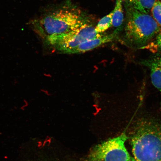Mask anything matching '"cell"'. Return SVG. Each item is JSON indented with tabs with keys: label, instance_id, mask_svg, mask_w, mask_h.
I'll return each instance as SVG.
<instances>
[{
	"label": "cell",
	"instance_id": "30bf717a",
	"mask_svg": "<svg viewBox=\"0 0 161 161\" xmlns=\"http://www.w3.org/2000/svg\"><path fill=\"white\" fill-rule=\"evenodd\" d=\"M113 10L108 15L102 18L95 27V31L98 34H103L112 25L113 16Z\"/></svg>",
	"mask_w": 161,
	"mask_h": 161
},
{
	"label": "cell",
	"instance_id": "5b68a950",
	"mask_svg": "<svg viewBox=\"0 0 161 161\" xmlns=\"http://www.w3.org/2000/svg\"><path fill=\"white\" fill-rule=\"evenodd\" d=\"M95 29V27L91 23L69 33L52 36L45 42L60 53L68 54L70 50L80 44L103 34L97 33Z\"/></svg>",
	"mask_w": 161,
	"mask_h": 161
},
{
	"label": "cell",
	"instance_id": "8992f818",
	"mask_svg": "<svg viewBox=\"0 0 161 161\" xmlns=\"http://www.w3.org/2000/svg\"><path fill=\"white\" fill-rule=\"evenodd\" d=\"M119 30L116 29L113 33L108 34H103L102 35L94 39L88 40L80 44L77 47L70 50L68 54H80L91 51L96 48L109 43L117 38Z\"/></svg>",
	"mask_w": 161,
	"mask_h": 161
},
{
	"label": "cell",
	"instance_id": "8fae6325",
	"mask_svg": "<svg viewBox=\"0 0 161 161\" xmlns=\"http://www.w3.org/2000/svg\"><path fill=\"white\" fill-rule=\"evenodd\" d=\"M147 49L153 53L161 52V32L156 36L153 40L144 48Z\"/></svg>",
	"mask_w": 161,
	"mask_h": 161
},
{
	"label": "cell",
	"instance_id": "277c9868",
	"mask_svg": "<svg viewBox=\"0 0 161 161\" xmlns=\"http://www.w3.org/2000/svg\"><path fill=\"white\" fill-rule=\"evenodd\" d=\"M128 139L124 132L97 145L90 151L87 161H134L125 146Z\"/></svg>",
	"mask_w": 161,
	"mask_h": 161
},
{
	"label": "cell",
	"instance_id": "9c48e42d",
	"mask_svg": "<svg viewBox=\"0 0 161 161\" xmlns=\"http://www.w3.org/2000/svg\"><path fill=\"white\" fill-rule=\"evenodd\" d=\"M123 4H124L123 0H116L112 19L113 26L116 28V29H120L121 30L124 20Z\"/></svg>",
	"mask_w": 161,
	"mask_h": 161
},
{
	"label": "cell",
	"instance_id": "7c38bea8",
	"mask_svg": "<svg viewBox=\"0 0 161 161\" xmlns=\"http://www.w3.org/2000/svg\"><path fill=\"white\" fill-rule=\"evenodd\" d=\"M152 17L157 23L161 26V1H158L151 10Z\"/></svg>",
	"mask_w": 161,
	"mask_h": 161
},
{
	"label": "cell",
	"instance_id": "7a4b0ae2",
	"mask_svg": "<svg viewBox=\"0 0 161 161\" xmlns=\"http://www.w3.org/2000/svg\"><path fill=\"white\" fill-rule=\"evenodd\" d=\"M134 161H161V122L139 119L130 137Z\"/></svg>",
	"mask_w": 161,
	"mask_h": 161
},
{
	"label": "cell",
	"instance_id": "3957f363",
	"mask_svg": "<svg viewBox=\"0 0 161 161\" xmlns=\"http://www.w3.org/2000/svg\"><path fill=\"white\" fill-rule=\"evenodd\" d=\"M125 17L122 31V43L133 49H144L161 32V28L152 16L124 5Z\"/></svg>",
	"mask_w": 161,
	"mask_h": 161
},
{
	"label": "cell",
	"instance_id": "ba28073f",
	"mask_svg": "<svg viewBox=\"0 0 161 161\" xmlns=\"http://www.w3.org/2000/svg\"><path fill=\"white\" fill-rule=\"evenodd\" d=\"M124 5L130 6L142 13L149 14L158 0H123Z\"/></svg>",
	"mask_w": 161,
	"mask_h": 161
},
{
	"label": "cell",
	"instance_id": "6da1fadb",
	"mask_svg": "<svg viewBox=\"0 0 161 161\" xmlns=\"http://www.w3.org/2000/svg\"><path fill=\"white\" fill-rule=\"evenodd\" d=\"M91 23L89 16L68 2L30 21L35 33L45 41L52 36L69 33Z\"/></svg>",
	"mask_w": 161,
	"mask_h": 161
},
{
	"label": "cell",
	"instance_id": "52a82bcc",
	"mask_svg": "<svg viewBox=\"0 0 161 161\" xmlns=\"http://www.w3.org/2000/svg\"><path fill=\"white\" fill-rule=\"evenodd\" d=\"M138 63L149 69L153 85L161 94V52L154 53L147 59L141 60Z\"/></svg>",
	"mask_w": 161,
	"mask_h": 161
}]
</instances>
